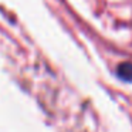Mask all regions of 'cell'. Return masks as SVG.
<instances>
[{"instance_id":"obj_1","label":"cell","mask_w":132,"mask_h":132,"mask_svg":"<svg viewBox=\"0 0 132 132\" xmlns=\"http://www.w3.org/2000/svg\"><path fill=\"white\" fill-rule=\"evenodd\" d=\"M117 74L123 81H132V63H122L117 70Z\"/></svg>"}]
</instances>
